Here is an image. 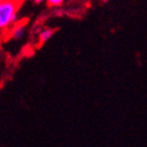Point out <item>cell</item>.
<instances>
[{"label":"cell","instance_id":"cell-3","mask_svg":"<svg viewBox=\"0 0 147 147\" xmlns=\"http://www.w3.org/2000/svg\"><path fill=\"white\" fill-rule=\"evenodd\" d=\"M54 35V30L53 29H43L39 34V41L41 43L47 42L51 37Z\"/></svg>","mask_w":147,"mask_h":147},{"label":"cell","instance_id":"cell-1","mask_svg":"<svg viewBox=\"0 0 147 147\" xmlns=\"http://www.w3.org/2000/svg\"><path fill=\"white\" fill-rule=\"evenodd\" d=\"M19 6L20 0H0V32L17 22Z\"/></svg>","mask_w":147,"mask_h":147},{"label":"cell","instance_id":"cell-5","mask_svg":"<svg viewBox=\"0 0 147 147\" xmlns=\"http://www.w3.org/2000/svg\"><path fill=\"white\" fill-rule=\"evenodd\" d=\"M43 1H45V0H34L35 3H41V2H43Z\"/></svg>","mask_w":147,"mask_h":147},{"label":"cell","instance_id":"cell-4","mask_svg":"<svg viewBox=\"0 0 147 147\" xmlns=\"http://www.w3.org/2000/svg\"><path fill=\"white\" fill-rule=\"evenodd\" d=\"M49 6L51 7H57V6H60L62 5V3L64 2V0H45Z\"/></svg>","mask_w":147,"mask_h":147},{"label":"cell","instance_id":"cell-2","mask_svg":"<svg viewBox=\"0 0 147 147\" xmlns=\"http://www.w3.org/2000/svg\"><path fill=\"white\" fill-rule=\"evenodd\" d=\"M25 32H26V29H25V25H17L13 30L11 31V35L13 38L16 39H20L24 36Z\"/></svg>","mask_w":147,"mask_h":147}]
</instances>
